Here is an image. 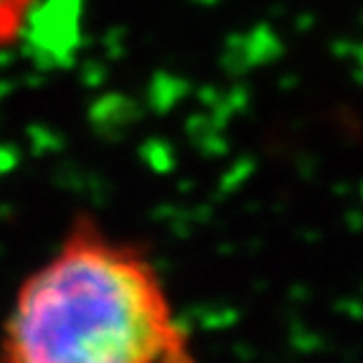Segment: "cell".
<instances>
[{"label":"cell","mask_w":363,"mask_h":363,"mask_svg":"<svg viewBox=\"0 0 363 363\" xmlns=\"http://www.w3.org/2000/svg\"><path fill=\"white\" fill-rule=\"evenodd\" d=\"M38 0H0V51L16 43Z\"/></svg>","instance_id":"cell-2"},{"label":"cell","mask_w":363,"mask_h":363,"mask_svg":"<svg viewBox=\"0 0 363 363\" xmlns=\"http://www.w3.org/2000/svg\"><path fill=\"white\" fill-rule=\"evenodd\" d=\"M0 363H199L157 260L81 215L18 285Z\"/></svg>","instance_id":"cell-1"}]
</instances>
